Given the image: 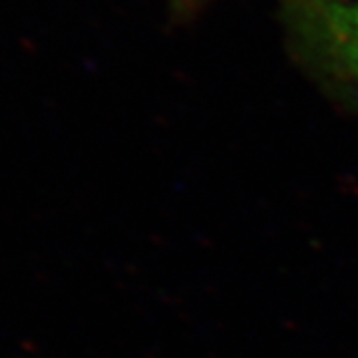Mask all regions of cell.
<instances>
[{"label":"cell","mask_w":358,"mask_h":358,"mask_svg":"<svg viewBox=\"0 0 358 358\" xmlns=\"http://www.w3.org/2000/svg\"><path fill=\"white\" fill-rule=\"evenodd\" d=\"M287 16L308 60L358 94V0H287Z\"/></svg>","instance_id":"obj_1"}]
</instances>
